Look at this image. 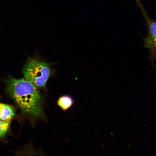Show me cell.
I'll use <instances>...</instances> for the list:
<instances>
[{
  "instance_id": "cell-4",
  "label": "cell",
  "mask_w": 156,
  "mask_h": 156,
  "mask_svg": "<svg viewBox=\"0 0 156 156\" xmlns=\"http://www.w3.org/2000/svg\"><path fill=\"white\" fill-rule=\"evenodd\" d=\"M14 114V110L12 106L4 104L0 114V119L11 121Z\"/></svg>"
},
{
  "instance_id": "cell-5",
  "label": "cell",
  "mask_w": 156,
  "mask_h": 156,
  "mask_svg": "<svg viewBox=\"0 0 156 156\" xmlns=\"http://www.w3.org/2000/svg\"><path fill=\"white\" fill-rule=\"evenodd\" d=\"M73 103V101L72 98L68 96L60 97L57 101L58 105L64 110H66L70 107Z\"/></svg>"
},
{
  "instance_id": "cell-1",
  "label": "cell",
  "mask_w": 156,
  "mask_h": 156,
  "mask_svg": "<svg viewBox=\"0 0 156 156\" xmlns=\"http://www.w3.org/2000/svg\"><path fill=\"white\" fill-rule=\"evenodd\" d=\"M6 91L25 114L33 117H42L40 95L36 87L22 78L6 79Z\"/></svg>"
},
{
  "instance_id": "cell-7",
  "label": "cell",
  "mask_w": 156,
  "mask_h": 156,
  "mask_svg": "<svg viewBox=\"0 0 156 156\" xmlns=\"http://www.w3.org/2000/svg\"><path fill=\"white\" fill-rule=\"evenodd\" d=\"M3 104V103H0V114L1 112L2 109Z\"/></svg>"
},
{
  "instance_id": "cell-3",
  "label": "cell",
  "mask_w": 156,
  "mask_h": 156,
  "mask_svg": "<svg viewBox=\"0 0 156 156\" xmlns=\"http://www.w3.org/2000/svg\"><path fill=\"white\" fill-rule=\"evenodd\" d=\"M142 12L148 25V33L145 38L144 47L148 49L151 57L156 58V22L149 18L142 5L139 3Z\"/></svg>"
},
{
  "instance_id": "cell-2",
  "label": "cell",
  "mask_w": 156,
  "mask_h": 156,
  "mask_svg": "<svg viewBox=\"0 0 156 156\" xmlns=\"http://www.w3.org/2000/svg\"><path fill=\"white\" fill-rule=\"evenodd\" d=\"M51 72L47 63L35 59L29 60L23 70L24 78L40 88L45 86Z\"/></svg>"
},
{
  "instance_id": "cell-6",
  "label": "cell",
  "mask_w": 156,
  "mask_h": 156,
  "mask_svg": "<svg viewBox=\"0 0 156 156\" xmlns=\"http://www.w3.org/2000/svg\"><path fill=\"white\" fill-rule=\"evenodd\" d=\"M11 121L0 119V138L3 137L7 132Z\"/></svg>"
}]
</instances>
